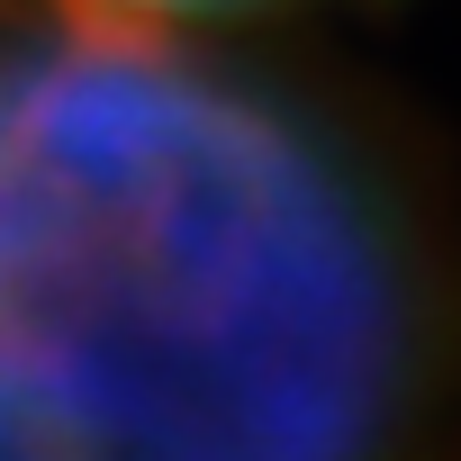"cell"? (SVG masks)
Returning a JSON list of instances; mask_svg holds the SVG:
<instances>
[{"instance_id":"6da1fadb","label":"cell","mask_w":461,"mask_h":461,"mask_svg":"<svg viewBox=\"0 0 461 461\" xmlns=\"http://www.w3.org/2000/svg\"><path fill=\"white\" fill-rule=\"evenodd\" d=\"M0 461H461V199L272 28L0 0Z\"/></svg>"},{"instance_id":"7a4b0ae2","label":"cell","mask_w":461,"mask_h":461,"mask_svg":"<svg viewBox=\"0 0 461 461\" xmlns=\"http://www.w3.org/2000/svg\"><path fill=\"white\" fill-rule=\"evenodd\" d=\"M28 10H73V19H127V28H281L317 0H28Z\"/></svg>"}]
</instances>
